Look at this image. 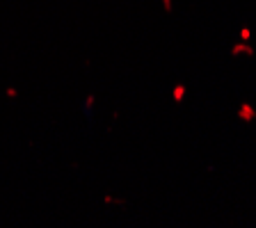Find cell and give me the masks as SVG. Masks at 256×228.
<instances>
[{"instance_id": "3957f363", "label": "cell", "mask_w": 256, "mask_h": 228, "mask_svg": "<svg viewBox=\"0 0 256 228\" xmlns=\"http://www.w3.org/2000/svg\"><path fill=\"white\" fill-rule=\"evenodd\" d=\"M183 96H186V85H176V87H174V101L181 103Z\"/></svg>"}, {"instance_id": "6da1fadb", "label": "cell", "mask_w": 256, "mask_h": 228, "mask_svg": "<svg viewBox=\"0 0 256 228\" xmlns=\"http://www.w3.org/2000/svg\"><path fill=\"white\" fill-rule=\"evenodd\" d=\"M238 117L242 119L245 123H252V121L256 119V112H254V107H252V105L242 103V105H240V110H238Z\"/></svg>"}, {"instance_id": "277c9868", "label": "cell", "mask_w": 256, "mask_h": 228, "mask_svg": "<svg viewBox=\"0 0 256 228\" xmlns=\"http://www.w3.org/2000/svg\"><path fill=\"white\" fill-rule=\"evenodd\" d=\"M250 34H252V32L247 30V27H242V32H240V39H242V41H247V39H250Z\"/></svg>"}, {"instance_id": "7a4b0ae2", "label": "cell", "mask_w": 256, "mask_h": 228, "mask_svg": "<svg viewBox=\"0 0 256 228\" xmlns=\"http://www.w3.org/2000/svg\"><path fill=\"white\" fill-rule=\"evenodd\" d=\"M240 53H247V55H250V57H252V55H254V48H252V46H247V43H242V41H240V43H236V46L231 48V55H234V57H238Z\"/></svg>"}, {"instance_id": "5b68a950", "label": "cell", "mask_w": 256, "mask_h": 228, "mask_svg": "<svg viewBox=\"0 0 256 228\" xmlns=\"http://www.w3.org/2000/svg\"><path fill=\"white\" fill-rule=\"evenodd\" d=\"M162 7H165V11H172V0H162Z\"/></svg>"}]
</instances>
